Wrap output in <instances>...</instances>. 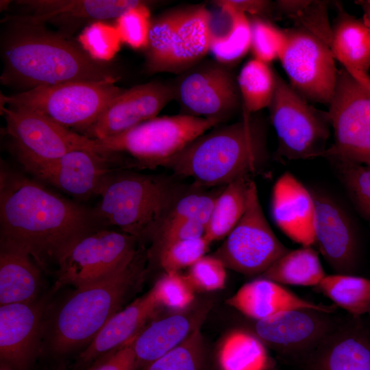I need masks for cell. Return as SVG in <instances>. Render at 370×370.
Wrapping results in <instances>:
<instances>
[{"mask_svg":"<svg viewBox=\"0 0 370 370\" xmlns=\"http://www.w3.org/2000/svg\"><path fill=\"white\" fill-rule=\"evenodd\" d=\"M96 220L92 211L1 165V241L23 248L40 267L95 231Z\"/></svg>","mask_w":370,"mask_h":370,"instance_id":"cell-1","label":"cell"},{"mask_svg":"<svg viewBox=\"0 0 370 370\" xmlns=\"http://www.w3.org/2000/svg\"><path fill=\"white\" fill-rule=\"evenodd\" d=\"M1 40L2 84L33 88L73 82L116 83L119 77L107 64L91 58L69 36L16 15Z\"/></svg>","mask_w":370,"mask_h":370,"instance_id":"cell-2","label":"cell"},{"mask_svg":"<svg viewBox=\"0 0 370 370\" xmlns=\"http://www.w3.org/2000/svg\"><path fill=\"white\" fill-rule=\"evenodd\" d=\"M147 255L143 247L127 264L110 275L76 288L45 322L51 352L68 354L89 345L105 324L140 288Z\"/></svg>","mask_w":370,"mask_h":370,"instance_id":"cell-3","label":"cell"},{"mask_svg":"<svg viewBox=\"0 0 370 370\" xmlns=\"http://www.w3.org/2000/svg\"><path fill=\"white\" fill-rule=\"evenodd\" d=\"M262 124L251 114L204 133L159 166L201 185H227L254 173L265 158Z\"/></svg>","mask_w":370,"mask_h":370,"instance_id":"cell-4","label":"cell"},{"mask_svg":"<svg viewBox=\"0 0 370 370\" xmlns=\"http://www.w3.org/2000/svg\"><path fill=\"white\" fill-rule=\"evenodd\" d=\"M99 196L92 210L95 218L140 242L153 239L177 200L167 179L128 171L110 173Z\"/></svg>","mask_w":370,"mask_h":370,"instance_id":"cell-5","label":"cell"},{"mask_svg":"<svg viewBox=\"0 0 370 370\" xmlns=\"http://www.w3.org/2000/svg\"><path fill=\"white\" fill-rule=\"evenodd\" d=\"M123 91L112 82H73L3 95L1 101L3 106L37 111L84 134Z\"/></svg>","mask_w":370,"mask_h":370,"instance_id":"cell-6","label":"cell"},{"mask_svg":"<svg viewBox=\"0 0 370 370\" xmlns=\"http://www.w3.org/2000/svg\"><path fill=\"white\" fill-rule=\"evenodd\" d=\"M268 108L278 140L277 157L291 160L323 156L330 134L327 112L311 106L278 74Z\"/></svg>","mask_w":370,"mask_h":370,"instance_id":"cell-7","label":"cell"},{"mask_svg":"<svg viewBox=\"0 0 370 370\" xmlns=\"http://www.w3.org/2000/svg\"><path fill=\"white\" fill-rule=\"evenodd\" d=\"M222 121L188 114L155 117L120 134L97 140L108 155L123 152L143 166H156Z\"/></svg>","mask_w":370,"mask_h":370,"instance_id":"cell-8","label":"cell"},{"mask_svg":"<svg viewBox=\"0 0 370 370\" xmlns=\"http://www.w3.org/2000/svg\"><path fill=\"white\" fill-rule=\"evenodd\" d=\"M140 241L123 232L101 230L73 242L58 257L53 291L75 288L102 279L130 262L140 251Z\"/></svg>","mask_w":370,"mask_h":370,"instance_id":"cell-9","label":"cell"},{"mask_svg":"<svg viewBox=\"0 0 370 370\" xmlns=\"http://www.w3.org/2000/svg\"><path fill=\"white\" fill-rule=\"evenodd\" d=\"M1 112L23 166L52 160L74 149L108 156L97 140L79 134L40 112L11 106H2Z\"/></svg>","mask_w":370,"mask_h":370,"instance_id":"cell-10","label":"cell"},{"mask_svg":"<svg viewBox=\"0 0 370 370\" xmlns=\"http://www.w3.org/2000/svg\"><path fill=\"white\" fill-rule=\"evenodd\" d=\"M327 114L334 141L322 157L370 166V88L341 69Z\"/></svg>","mask_w":370,"mask_h":370,"instance_id":"cell-11","label":"cell"},{"mask_svg":"<svg viewBox=\"0 0 370 370\" xmlns=\"http://www.w3.org/2000/svg\"><path fill=\"white\" fill-rule=\"evenodd\" d=\"M288 251L267 222L256 185L250 180L245 212L213 256L226 269L258 277Z\"/></svg>","mask_w":370,"mask_h":370,"instance_id":"cell-12","label":"cell"},{"mask_svg":"<svg viewBox=\"0 0 370 370\" xmlns=\"http://www.w3.org/2000/svg\"><path fill=\"white\" fill-rule=\"evenodd\" d=\"M284 30L286 42L279 60L290 86L306 100L329 106L338 75L330 45L301 27Z\"/></svg>","mask_w":370,"mask_h":370,"instance_id":"cell-13","label":"cell"},{"mask_svg":"<svg viewBox=\"0 0 370 370\" xmlns=\"http://www.w3.org/2000/svg\"><path fill=\"white\" fill-rule=\"evenodd\" d=\"M334 312L299 308L254 321L253 332L268 347L299 360L312 351L339 323Z\"/></svg>","mask_w":370,"mask_h":370,"instance_id":"cell-14","label":"cell"},{"mask_svg":"<svg viewBox=\"0 0 370 370\" xmlns=\"http://www.w3.org/2000/svg\"><path fill=\"white\" fill-rule=\"evenodd\" d=\"M174 90L185 114L194 116L223 120L242 101L237 78L220 63L193 70L182 77Z\"/></svg>","mask_w":370,"mask_h":370,"instance_id":"cell-15","label":"cell"},{"mask_svg":"<svg viewBox=\"0 0 370 370\" xmlns=\"http://www.w3.org/2000/svg\"><path fill=\"white\" fill-rule=\"evenodd\" d=\"M310 190L315 205V245L334 273L354 275L358 244L350 217L332 197Z\"/></svg>","mask_w":370,"mask_h":370,"instance_id":"cell-16","label":"cell"},{"mask_svg":"<svg viewBox=\"0 0 370 370\" xmlns=\"http://www.w3.org/2000/svg\"><path fill=\"white\" fill-rule=\"evenodd\" d=\"M174 98V88L160 82H149L124 90L83 135L101 140L120 134L156 117Z\"/></svg>","mask_w":370,"mask_h":370,"instance_id":"cell-17","label":"cell"},{"mask_svg":"<svg viewBox=\"0 0 370 370\" xmlns=\"http://www.w3.org/2000/svg\"><path fill=\"white\" fill-rule=\"evenodd\" d=\"M46 301L0 306V358L14 370H29L44 334Z\"/></svg>","mask_w":370,"mask_h":370,"instance_id":"cell-18","label":"cell"},{"mask_svg":"<svg viewBox=\"0 0 370 370\" xmlns=\"http://www.w3.org/2000/svg\"><path fill=\"white\" fill-rule=\"evenodd\" d=\"M139 0H19L26 10L17 17L36 24L50 23L69 36L80 27L97 21L117 19L128 10L143 3Z\"/></svg>","mask_w":370,"mask_h":370,"instance_id":"cell-19","label":"cell"},{"mask_svg":"<svg viewBox=\"0 0 370 370\" xmlns=\"http://www.w3.org/2000/svg\"><path fill=\"white\" fill-rule=\"evenodd\" d=\"M23 167L35 178L84 199L99 195L111 173L106 156L86 149H74L58 158Z\"/></svg>","mask_w":370,"mask_h":370,"instance_id":"cell-20","label":"cell"},{"mask_svg":"<svg viewBox=\"0 0 370 370\" xmlns=\"http://www.w3.org/2000/svg\"><path fill=\"white\" fill-rule=\"evenodd\" d=\"M360 317L340 321L312 351L298 360L304 368L370 370V328Z\"/></svg>","mask_w":370,"mask_h":370,"instance_id":"cell-21","label":"cell"},{"mask_svg":"<svg viewBox=\"0 0 370 370\" xmlns=\"http://www.w3.org/2000/svg\"><path fill=\"white\" fill-rule=\"evenodd\" d=\"M271 213L278 227L303 247L315 245L312 195L291 173H283L272 191Z\"/></svg>","mask_w":370,"mask_h":370,"instance_id":"cell-22","label":"cell"},{"mask_svg":"<svg viewBox=\"0 0 370 370\" xmlns=\"http://www.w3.org/2000/svg\"><path fill=\"white\" fill-rule=\"evenodd\" d=\"M162 308L151 288L147 293L119 311L105 324L79 355L76 369L90 366L106 353L134 338Z\"/></svg>","mask_w":370,"mask_h":370,"instance_id":"cell-23","label":"cell"},{"mask_svg":"<svg viewBox=\"0 0 370 370\" xmlns=\"http://www.w3.org/2000/svg\"><path fill=\"white\" fill-rule=\"evenodd\" d=\"M206 306L184 310L151 321L134 338L137 370L162 356L183 341L206 317Z\"/></svg>","mask_w":370,"mask_h":370,"instance_id":"cell-24","label":"cell"},{"mask_svg":"<svg viewBox=\"0 0 370 370\" xmlns=\"http://www.w3.org/2000/svg\"><path fill=\"white\" fill-rule=\"evenodd\" d=\"M227 304L253 321L262 320L286 310L299 308L334 312V307L315 304L268 279L256 278L243 284Z\"/></svg>","mask_w":370,"mask_h":370,"instance_id":"cell-25","label":"cell"},{"mask_svg":"<svg viewBox=\"0 0 370 370\" xmlns=\"http://www.w3.org/2000/svg\"><path fill=\"white\" fill-rule=\"evenodd\" d=\"M40 267L23 248L0 245V306L37 300L42 286Z\"/></svg>","mask_w":370,"mask_h":370,"instance_id":"cell-26","label":"cell"},{"mask_svg":"<svg viewBox=\"0 0 370 370\" xmlns=\"http://www.w3.org/2000/svg\"><path fill=\"white\" fill-rule=\"evenodd\" d=\"M330 49L343 68L370 88V32L362 21L341 10L332 27Z\"/></svg>","mask_w":370,"mask_h":370,"instance_id":"cell-27","label":"cell"},{"mask_svg":"<svg viewBox=\"0 0 370 370\" xmlns=\"http://www.w3.org/2000/svg\"><path fill=\"white\" fill-rule=\"evenodd\" d=\"M212 18L204 6L184 10L171 40L166 71L190 68L210 51Z\"/></svg>","mask_w":370,"mask_h":370,"instance_id":"cell-28","label":"cell"},{"mask_svg":"<svg viewBox=\"0 0 370 370\" xmlns=\"http://www.w3.org/2000/svg\"><path fill=\"white\" fill-rule=\"evenodd\" d=\"M217 362L219 370H271L274 365L268 347L253 332L243 328L224 336Z\"/></svg>","mask_w":370,"mask_h":370,"instance_id":"cell-29","label":"cell"},{"mask_svg":"<svg viewBox=\"0 0 370 370\" xmlns=\"http://www.w3.org/2000/svg\"><path fill=\"white\" fill-rule=\"evenodd\" d=\"M325 275L317 251L302 246L288 250L257 278L283 286L316 287Z\"/></svg>","mask_w":370,"mask_h":370,"instance_id":"cell-30","label":"cell"},{"mask_svg":"<svg viewBox=\"0 0 370 370\" xmlns=\"http://www.w3.org/2000/svg\"><path fill=\"white\" fill-rule=\"evenodd\" d=\"M214 2L225 13L226 25L222 32H212L210 51L219 63L228 66L250 50V21L247 14L234 9L226 0Z\"/></svg>","mask_w":370,"mask_h":370,"instance_id":"cell-31","label":"cell"},{"mask_svg":"<svg viewBox=\"0 0 370 370\" xmlns=\"http://www.w3.org/2000/svg\"><path fill=\"white\" fill-rule=\"evenodd\" d=\"M249 176L223 186L217 197L204 238L210 243L225 238L242 217L247 204Z\"/></svg>","mask_w":370,"mask_h":370,"instance_id":"cell-32","label":"cell"},{"mask_svg":"<svg viewBox=\"0 0 370 370\" xmlns=\"http://www.w3.org/2000/svg\"><path fill=\"white\" fill-rule=\"evenodd\" d=\"M315 288L352 317H360L370 309V278L351 274L326 275Z\"/></svg>","mask_w":370,"mask_h":370,"instance_id":"cell-33","label":"cell"},{"mask_svg":"<svg viewBox=\"0 0 370 370\" xmlns=\"http://www.w3.org/2000/svg\"><path fill=\"white\" fill-rule=\"evenodd\" d=\"M276 75L269 64L255 58L246 62L237 77L243 114L250 115L269 107L275 89Z\"/></svg>","mask_w":370,"mask_h":370,"instance_id":"cell-34","label":"cell"},{"mask_svg":"<svg viewBox=\"0 0 370 370\" xmlns=\"http://www.w3.org/2000/svg\"><path fill=\"white\" fill-rule=\"evenodd\" d=\"M139 370H208L207 350L201 327L178 346Z\"/></svg>","mask_w":370,"mask_h":370,"instance_id":"cell-35","label":"cell"},{"mask_svg":"<svg viewBox=\"0 0 370 370\" xmlns=\"http://www.w3.org/2000/svg\"><path fill=\"white\" fill-rule=\"evenodd\" d=\"M184 12L173 11L151 22L146 49V67L149 73L166 71L171 40Z\"/></svg>","mask_w":370,"mask_h":370,"instance_id":"cell-36","label":"cell"},{"mask_svg":"<svg viewBox=\"0 0 370 370\" xmlns=\"http://www.w3.org/2000/svg\"><path fill=\"white\" fill-rule=\"evenodd\" d=\"M352 203L370 223V166L331 160Z\"/></svg>","mask_w":370,"mask_h":370,"instance_id":"cell-37","label":"cell"},{"mask_svg":"<svg viewBox=\"0 0 370 370\" xmlns=\"http://www.w3.org/2000/svg\"><path fill=\"white\" fill-rule=\"evenodd\" d=\"M121 40L114 25L103 21L94 22L84 28L78 38V43L93 60L107 62L120 50Z\"/></svg>","mask_w":370,"mask_h":370,"instance_id":"cell-38","label":"cell"},{"mask_svg":"<svg viewBox=\"0 0 370 370\" xmlns=\"http://www.w3.org/2000/svg\"><path fill=\"white\" fill-rule=\"evenodd\" d=\"M249 21L250 50L254 58L267 64L279 59L286 42L285 30L262 17L254 16Z\"/></svg>","mask_w":370,"mask_h":370,"instance_id":"cell-39","label":"cell"},{"mask_svg":"<svg viewBox=\"0 0 370 370\" xmlns=\"http://www.w3.org/2000/svg\"><path fill=\"white\" fill-rule=\"evenodd\" d=\"M278 8L295 18L299 26L317 35L330 46L332 27L328 25L323 2L278 1Z\"/></svg>","mask_w":370,"mask_h":370,"instance_id":"cell-40","label":"cell"},{"mask_svg":"<svg viewBox=\"0 0 370 370\" xmlns=\"http://www.w3.org/2000/svg\"><path fill=\"white\" fill-rule=\"evenodd\" d=\"M210 243L204 236L173 242L157 249L158 260L165 272H180L204 256Z\"/></svg>","mask_w":370,"mask_h":370,"instance_id":"cell-41","label":"cell"},{"mask_svg":"<svg viewBox=\"0 0 370 370\" xmlns=\"http://www.w3.org/2000/svg\"><path fill=\"white\" fill-rule=\"evenodd\" d=\"M151 289L162 308L175 312L187 310L195 299V291L180 272H165Z\"/></svg>","mask_w":370,"mask_h":370,"instance_id":"cell-42","label":"cell"},{"mask_svg":"<svg viewBox=\"0 0 370 370\" xmlns=\"http://www.w3.org/2000/svg\"><path fill=\"white\" fill-rule=\"evenodd\" d=\"M148 2L134 7L116 20L122 42L135 49H147L151 25Z\"/></svg>","mask_w":370,"mask_h":370,"instance_id":"cell-43","label":"cell"},{"mask_svg":"<svg viewBox=\"0 0 370 370\" xmlns=\"http://www.w3.org/2000/svg\"><path fill=\"white\" fill-rule=\"evenodd\" d=\"M185 276L195 292L219 291L225 285L226 267L216 256L205 255L188 268Z\"/></svg>","mask_w":370,"mask_h":370,"instance_id":"cell-44","label":"cell"},{"mask_svg":"<svg viewBox=\"0 0 370 370\" xmlns=\"http://www.w3.org/2000/svg\"><path fill=\"white\" fill-rule=\"evenodd\" d=\"M220 192L190 193L177 199L164 221L189 220L202 224L206 229L215 199Z\"/></svg>","mask_w":370,"mask_h":370,"instance_id":"cell-45","label":"cell"},{"mask_svg":"<svg viewBox=\"0 0 370 370\" xmlns=\"http://www.w3.org/2000/svg\"><path fill=\"white\" fill-rule=\"evenodd\" d=\"M205 226L189 220L164 221L153 238L156 250L165 245L204 236Z\"/></svg>","mask_w":370,"mask_h":370,"instance_id":"cell-46","label":"cell"},{"mask_svg":"<svg viewBox=\"0 0 370 370\" xmlns=\"http://www.w3.org/2000/svg\"><path fill=\"white\" fill-rule=\"evenodd\" d=\"M132 341L101 356L88 370H137Z\"/></svg>","mask_w":370,"mask_h":370,"instance_id":"cell-47","label":"cell"},{"mask_svg":"<svg viewBox=\"0 0 370 370\" xmlns=\"http://www.w3.org/2000/svg\"><path fill=\"white\" fill-rule=\"evenodd\" d=\"M234 9L245 14L261 17L271 9V3L262 0H226Z\"/></svg>","mask_w":370,"mask_h":370,"instance_id":"cell-48","label":"cell"},{"mask_svg":"<svg viewBox=\"0 0 370 370\" xmlns=\"http://www.w3.org/2000/svg\"><path fill=\"white\" fill-rule=\"evenodd\" d=\"M356 3L362 8L364 12L362 22L370 32V1H360Z\"/></svg>","mask_w":370,"mask_h":370,"instance_id":"cell-49","label":"cell"},{"mask_svg":"<svg viewBox=\"0 0 370 370\" xmlns=\"http://www.w3.org/2000/svg\"><path fill=\"white\" fill-rule=\"evenodd\" d=\"M0 370H14V369L7 363L1 361Z\"/></svg>","mask_w":370,"mask_h":370,"instance_id":"cell-50","label":"cell"},{"mask_svg":"<svg viewBox=\"0 0 370 370\" xmlns=\"http://www.w3.org/2000/svg\"><path fill=\"white\" fill-rule=\"evenodd\" d=\"M10 2V1H1V10L6 9L5 5L8 6Z\"/></svg>","mask_w":370,"mask_h":370,"instance_id":"cell-51","label":"cell"},{"mask_svg":"<svg viewBox=\"0 0 370 370\" xmlns=\"http://www.w3.org/2000/svg\"><path fill=\"white\" fill-rule=\"evenodd\" d=\"M57 370H66L64 365L60 366Z\"/></svg>","mask_w":370,"mask_h":370,"instance_id":"cell-52","label":"cell"},{"mask_svg":"<svg viewBox=\"0 0 370 370\" xmlns=\"http://www.w3.org/2000/svg\"><path fill=\"white\" fill-rule=\"evenodd\" d=\"M368 314L370 315V309H369V312H368Z\"/></svg>","mask_w":370,"mask_h":370,"instance_id":"cell-53","label":"cell"}]
</instances>
